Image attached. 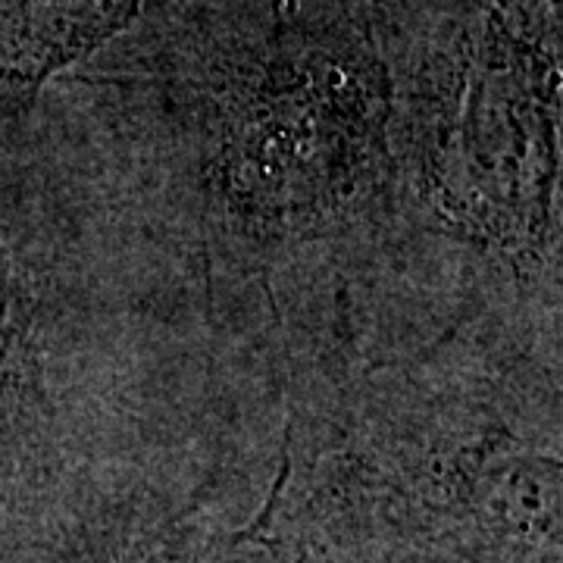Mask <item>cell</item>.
I'll return each mask as SVG.
<instances>
[]
</instances>
